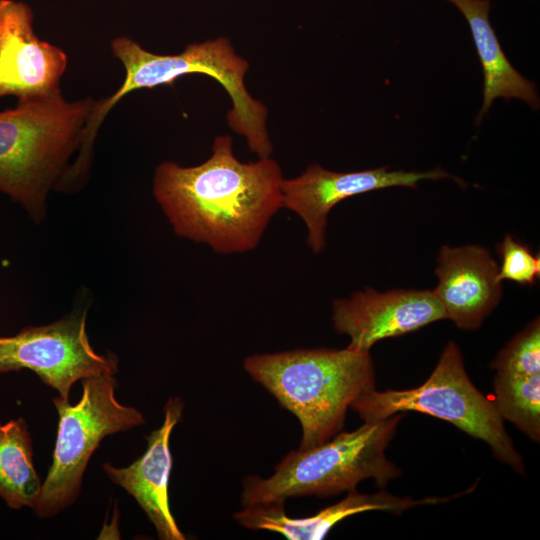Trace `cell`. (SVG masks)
I'll return each instance as SVG.
<instances>
[{
	"label": "cell",
	"instance_id": "9a60e30c",
	"mask_svg": "<svg viewBox=\"0 0 540 540\" xmlns=\"http://www.w3.org/2000/svg\"><path fill=\"white\" fill-rule=\"evenodd\" d=\"M466 19L479 57L483 76V103L479 123L496 98H517L533 109L540 105L536 86L526 79L506 57L490 22L491 0H447Z\"/></svg>",
	"mask_w": 540,
	"mask_h": 540
},
{
	"label": "cell",
	"instance_id": "8992f818",
	"mask_svg": "<svg viewBox=\"0 0 540 540\" xmlns=\"http://www.w3.org/2000/svg\"><path fill=\"white\" fill-rule=\"evenodd\" d=\"M364 422L385 419L399 412L416 411L450 422L484 441L500 462L524 475L525 468L494 402L470 380L459 346L450 341L429 378L407 390L373 389L350 406Z\"/></svg>",
	"mask_w": 540,
	"mask_h": 540
},
{
	"label": "cell",
	"instance_id": "7a4b0ae2",
	"mask_svg": "<svg viewBox=\"0 0 540 540\" xmlns=\"http://www.w3.org/2000/svg\"><path fill=\"white\" fill-rule=\"evenodd\" d=\"M113 55L125 69V79L111 96L96 100L83 131L76 163L92 164L93 146L98 130L111 109L127 94L138 89L172 85L178 78L202 74L215 79L227 92L231 108L227 123L245 138L248 148L258 158L270 157L273 145L267 130V107L253 98L245 86L249 69L246 59L238 55L226 37L188 44L178 54H156L135 40L120 36L111 42Z\"/></svg>",
	"mask_w": 540,
	"mask_h": 540
},
{
	"label": "cell",
	"instance_id": "ac0fdd59",
	"mask_svg": "<svg viewBox=\"0 0 540 540\" xmlns=\"http://www.w3.org/2000/svg\"><path fill=\"white\" fill-rule=\"evenodd\" d=\"M490 367L496 372L540 375V321L534 319L497 354Z\"/></svg>",
	"mask_w": 540,
	"mask_h": 540
},
{
	"label": "cell",
	"instance_id": "7c38bea8",
	"mask_svg": "<svg viewBox=\"0 0 540 540\" xmlns=\"http://www.w3.org/2000/svg\"><path fill=\"white\" fill-rule=\"evenodd\" d=\"M437 262L438 285L433 292L446 318L460 329H478L502 297L498 265L489 250L481 245H444Z\"/></svg>",
	"mask_w": 540,
	"mask_h": 540
},
{
	"label": "cell",
	"instance_id": "e0dca14e",
	"mask_svg": "<svg viewBox=\"0 0 540 540\" xmlns=\"http://www.w3.org/2000/svg\"><path fill=\"white\" fill-rule=\"evenodd\" d=\"M494 405L534 442L540 440V375L521 376L496 372Z\"/></svg>",
	"mask_w": 540,
	"mask_h": 540
},
{
	"label": "cell",
	"instance_id": "ba28073f",
	"mask_svg": "<svg viewBox=\"0 0 540 540\" xmlns=\"http://www.w3.org/2000/svg\"><path fill=\"white\" fill-rule=\"evenodd\" d=\"M87 308L73 310L42 326H29L0 337V374L30 369L60 397L69 399L72 385L95 375L117 373L114 355H100L86 332Z\"/></svg>",
	"mask_w": 540,
	"mask_h": 540
},
{
	"label": "cell",
	"instance_id": "30bf717a",
	"mask_svg": "<svg viewBox=\"0 0 540 540\" xmlns=\"http://www.w3.org/2000/svg\"><path fill=\"white\" fill-rule=\"evenodd\" d=\"M33 20L26 3L0 0V98L15 96L17 102H30L62 95L67 55L39 39Z\"/></svg>",
	"mask_w": 540,
	"mask_h": 540
},
{
	"label": "cell",
	"instance_id": "9c48e42d",
	"mask_svg": "<svg viewBox=\"0 0 540 540\" xmlns=\"http://www.w3.org/2000/svg\"><path fill=\"white\" fill-rule=\"evenodd\" d=\"M457 177L436 168L427 172L395 170L388 166L352 172H336L311 164L297 177L283 179V208L298 215L307 229L306 242L314 254L326 246L328 215L339 202L355 195L389 187H417L424 179Z\"/></svg>",
	"mask_w": 540,
	"mask_h": 540
},
{
	"label": "cell",
	"instance_id": "d6986e66",
	"mask_svg": "<svg viewBox=\"0 0 540 540\" xmlns=\"http://www.w3.org/2000/svg\"><path fill=\"white\" fill-rule=\"evenodd\" d=\"M501 257L497 280H510L522 285H533L540 276V256L512 235H506L497 247Z\"/></svg>",
	"mask_w": 540,
	"mask_h": 540
},
{
	"label": "cell",
	"instance_id": "3957f363",
	"mask_svg": "<svg viewBox=\"0 0 540 540\" xmlns=\"http://www.w3.org/2000/svg\"><path fill=\"white\" fill-rule=\"evenodd\" d=\"M244 370L300 422L299 450L314 448L342 431L347 410L375 389L370 353L348 349H295L257 353Z\"/></svg>",
	"mask_w": 540,
	"mask_h": 540
},
{
	"label": "cell",
	"instance_id": "6da1fadb",
	"mask_svg": "<svg viewBox=\"0 0 540 540\" xmlns=\"http://www.w3.org/2000/svg\"><path fill=\"white\" fill-rule=\"evenodd\" d=\"M280 165L270 157L241 162L233 140L217 136L210 157L195 166L160 163L153 194L176 235L217 254L255 249L283 208Z\"/></svg>",
	"mask_w": 540,
	"mask_h": 540
},
{
	"label": "cell",
	"instance_id": "5b68a950",
	"mask_svg": "<svg viewBox=\"0 0 540 540\" xmlns=\"http://www.w3.org/2000/svg\"><path fill=\"white\" fill-rule=\"evenodd\" d=\"M403 412L385 419L364 422L359 428L340 431L328 441L308 450H291L275 466L272 476L251 475L243 481V507L291 497H330L354 490L372 478L383 489L402 474L385 451L393 439Z\"/></svg>",
	"mask_w": 540,
	"mask_h": 540
},
{
	"label": "cell",
	"instance_id": "8fae6325",
	"mask_svg": "<svg viewBox=\"0 0 540 540\" xmlns=\"http://www.w3.org/2000/svg\"><path fill=\"white\" fill-rule=\"evenodd\" d=\"M442 319L446 316L433 290L378 292L365 287L332 304L335 331L350 338L348 349L363 353L382 339L401 336Z\"/></svg>",
	"mask_w": 540,
	"mask_h": 540
},
{
	"label": "cell",
	"instance_id": "2e32d148",
	"mask_svg": "<svg viewBox=\"0 0 540 540\" xmlns=\"http://www.w3.org/2000/svg\"><path fill=\"white\" fill-rule=\"evenodd\" d=\"M32 456V441L25 420L18 418L0 423V497L11 508H33L41 492Z\"/></svg>",
	"mask_w": 540,
	"mask_h": 540
},
{
	"label": "cell",
	"instance_id": "4fadbf2b",
	"mask_svg": "<svg viewBox=\"0 0 540 540\" xmlns=\"http://www.w3.org/2000/svg\"><path fill=\"white\" fill-rule=\"evenodd\" d=\"M183 401L170 398L164 406V421L147 436V449L131 465L116 468L104 463L103 469L112 482L132 495L154 525L162 540H184L171 513L168 484L172 468L169 441L173 428L183 413Z\"/></svg>",
	"mask_w": 540,
	"mask_h": 540
},
{
	"label": "cell",
	"instance_id": "52a82bcc",
	"mask_svg": "<svg viewBox=\"0 0 540 540\" xmlns=\"http://www.w3.org/2000/svg\"><path fill=\"white\" fill-rule=\"evenodd\" d=\"M116 381L111 375L82 379V396L71 405L54 398L59 422L52 465L34 505L40 517L56 514L79 495L88 461L101 440L144 423L140 411L120 404L115 397Z\"/></svg>",
	"mask_w": 540,
	"mask_h": 540
},
{
	"label": "cell",
	"instance_id": "5bb4252c",
	"mask_svg": "<svg viewBox=\"0 0 540 540\" xmlns=\"http://www.w3.org/2000/svg\"><path fill=\"white\" fill-rule=\"evenodd\" d=\"M450 497H427L415 500L411 497L391 495L385 491L361 494L354 490L338 503L302 518L289 517L284 502L274 501L245 506L234 514V519L252 530H268L280 533L290 540H317L324 538L341 520L366 511L379 510L401 514L405 510L426 504H438Z\"/></svg>",
	"mask_w": 540,
	"mask_h": 540
},
{
	"label": "cell",
	"instance_id": "277c9868",
	"mask_svg": "<svg viewBox=\"0 0 540 540\" xmlns=\"http://www.w3.org/2000/svg\"><path fill=\"white\" fill-rule=\"evenodd\" d=\"M95 102L59 95L0 112V192L35 223L46 217L48 194L78 152Z\"/></svg>",
	"mask_w": 540,
	"mask_h": 540
}]
</instances>
